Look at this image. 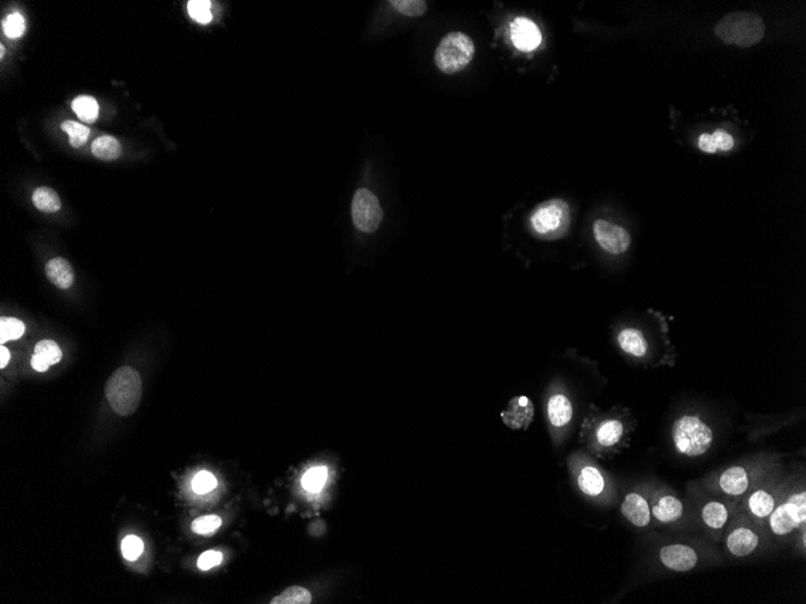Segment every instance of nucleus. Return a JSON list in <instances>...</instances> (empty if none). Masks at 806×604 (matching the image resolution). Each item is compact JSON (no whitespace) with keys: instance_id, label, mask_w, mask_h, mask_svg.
Masks as SVG:
<instances>
[{"instance_id":"nucleus-17","label":"nucleus","mask_w":806,"mask_h":604,"mask_svg":"<svg viewBox=\"0 0 806 604\" xmlns=\"http://www.w3.org/2000/svg\"><path fill=\"white\" fill-rule=\"evenodd\" d=\"M547 412L551 424L554 427L560 429L569 424L572 419L574 408L565 394H558L552 396L548 401Z\"/></svg>"},{"instance_id":"nucleus-5","label":"nucleus","mask_w":806,"mask_h":604,"mask_svg":"<svg viewBox=\"0 0 806 604\" xmlns=\"http://www.w3.org/2000/svg\"><path fill=\"white\" fill-rule=\"evenodd\" d=\"M570 223V208L561 199H552L537 206L530 216V226L535 233L544 238L563 236Z\"/></svg>"},{"instance_id":"nucleus-8","label":"nucleus","mask_w":806,"mask_h":604,"mask_svg":"<svg viewBox=\"0 0 806 604\" xmlns=\"http://www.w3.org/2000/svg\"><path fill=\"white\" fill-rule=\"evenodd\" d=\"M593 231L600 246L612 255H622L629 249L631 238L625 228L606 221L596 220L593 226Z\"/></svg>"},{"instance_id":"nucleus-34","label":"nucleus","mask_w":806,"mask_h":604,"mask_svg":"<svg viewBox=\"0 0 806 604\" xmlns=\"http://www.w3.org/2000/svg\"><path fill=\"white\" fill-rule=\"evenodd\" d=\"M222 520L216 515H207L196 518L192 523V531L197 535H210L220 528Z\"/></svg>"},{"instance_id":"nucleus-1","label":"nucleus","mask_w":806,"mask_h":604,"mask_svg":"<svg viewBox=\"0 0 806 604\" xmlns=\"http://www.w3.org/2000/svg\"><path fill=\"white\" fill-rule=\"evenodd\" d=\"M717 38L728 45L751 48L763 39L765 25L757 13L737 11L728 13L716 25Z\"/></svg>"},{"instance_id":"nucleus-40","label":"nucleus","mask_w":806,"mask_h":604,"mask_svg":"<svg viewBox=\"0 0 806 604\" xmlns=\"http://www.w3.org/2000/svg\"><path fill=\"white\" fill-rule=\"evenodd\" d=\"M31 363L32 367H33V368H34L36 372H46V370L48 369V367H50V365H48L46 361L43 360V358H41L40 356L35 355V354L34 355L32 356Z\"/></svg>"},{"instance_id":"nucleus-12","label":"nucleus","mask_w":806,"mask_h":604,"mask_svg":"<svg viewBox=\"0 0 806 604\" xmlns=\"http://www.w3.org/2000/svg\"><path fill=\"white\" fill-rule=\"evenodd\" d=\"M622 514L636 528H646L651 523V508L638 493L626 495L622 503Z\"/></svg>"},{"instance_id":"nucleus-30","label":"nucleus","mask_w":806,"mask_h":604,"mask_svg":"<svg viewBox=\"0 0 806 604\" xmlns=\"http://www.w3.org/2000/svg\"><path fill=\"white\" fill-rule=\"evenodd\" d=\"M187 10L190 18L201 25H207L213 20L212 1L191 0L187 4Z\"/></svg>"},{"instance_id":"nucleus-3","label":"nucleus","mask_w":806,"mask_h":604,"mask_svg":"<svg viewBox=\"0 0 806 604\" xmlns=\"http://www.w3.org/2000/svg\"><path fill=\"white\" fill-rule=\"evenodd\" d=\"M673 438L677 450L682 455L698 457L711 448L713 432L697 416L685 415L673 424Z\"/></svg>"},{"instance_id":"nucleus-6","label":"nucleus","mask_w":806,"mask_h":604,"mask_svg":"<svg viewBox=\"0 0 806 604\" xmlns=\"http://www.w3.org/2000/svg\"><path fill=\"white\" fill-rule=\"evenodd\" d=\"M769 523L776 536H788L806 521V492L794 493L769 515Z\"/></svg>"},{"instance_id":"nucleus-15","label":"nucleus","mask_w":806,"mask_h":604,"mask_svg":"<svg viewBox=\"0 0 806 604\" xmlns=\"http://www.w3.org/2000/svg\"><path fill=\"white\" fill-rule=\"evenodd\" d=\"M720 488L729 496H741L750 488L748 473L742 467L728 468L720 474Z\"/></svg>"},{"instance_id":"nucleus-25","label":"nucleus","mask_w":806,"mask_h":604,"mask_svg":"<svg viewBox=\"0 0 806 604\" xmlns=\"http://www.w3.org/2000/svg\"><path fill=\"white\" fill-rule=\"evenodd\" d=\"M33 204L43 213H56L61 209V199L50 187H39L33 193Z\"/></svg>"},{"instance_id":"nucleus-20","label":"nucleus","mask_w":806,"mask_h":604,"mask_svg":"<svg viewBox=\"0 0 806 604\" xmlns=\"http://www.w3.org/2000/svg\"><path fill=\"white\" fill-rule=\"evenodd\" d=\"M775 498L772 493L759 489L747 499V509L757 518H767L775 509Z\"/></svg>"},{"instance_id":"nucleus-4","label":"nucleus","mask_w":806,"mask_h":604,"mask_svg":"<svg viewBox=\"0 0 806 604\" xmlns=\"http://www.w3.org/2000/svg\"><path fill=\"white\" fill-rule=\"evenodd\" d=\"M473 40L462 32H452L441 40L436 48L435 63L444 74L462 72L473 60Z\"/></svg>"},{"instance_id":"nucleus-23","label":"nucleus","mask_w":806,"mask_h":604,"mask_svg":"<svg viewBox=\"0 0 806 604\" xmlns=\"http://www.w3.org/2000/svg\"><path fill=\"white\" fill-rule=\"evenodd\" d=\"M72 107L82 122L93 123L98 119L100 107L91 95H79L78 98L74 99Z\"/></svg>"},{"instance_id":"nucleus-19","label":"nucleus","mask_w":806,"mask_h":604,"mask_svg":"<svg viewBox=\"0 0 806 604\" xmlns=\"http://www.w3.org/2000/svg\"><path fill=\"white\" fill-rule=\"evenodd\" d=\"M618 344L625 354H629V355L638 357V358H641L646 355L647 349H648L643 332L635 330V328H625V330H622L621 333L618 335Z\"/></svg>"},{"instance_id":"nucleus-11","label":"nucleus","mask_w":806,"mask_h":604,"mask_svg":"<svg viewBox=\"0 0 806 604\" xmlns=\"http://www.w3.org/2000/svg\"><path fill=\"white\" fill-rule=\"evenodd\" d=\"M511 39L520 51H532L539 46L542 35L535 22L526 18H517L511 23Z\"/></svg>"},{"instance_id":"nucleus-27","label":"nucleus","mask_w":806,"mask_h":604,"mask_svg":"<svg viewBox=\"0 0 806 604\" xmlns=\"http://www.w3.org/2000/svg\"><path fill=\"white\" fill-rule=\"evenodd\" d=\"M61 128L62 130H65V133L69 134L70 145L75 149L85 145L87 139L91 134V129L87 128L86 126L81 125L75 121H65L62 123Z\"/></svg>"},{"instance_id":"nucleus-10","label":"nucleus","mask_w":806,"mask_h":604,"mask_svg":"<svg viewBox=\"0 0 806 604\" xmlns=\"http://www.w3.org/2000/svg\"><path fill=\"white\" fill-rule=\"evenodd\" d=\"M534 403L525 396L514 397L509 403V407L501 412L504 424L511 429H526L534 420Z\"/></svg>"},{"instance_id":"nucleus-36","label":"nucleus","mask_w":806,"mask_h":604,"mask_svg":"<svg viewBox=\"0 0 806 604\" xmlns=\"http://www.w3.org/2000/svg\"><path fill=\"white\" fill-rule=\"evenodd\" d=\"M216 484L217 481L212 473L207 471H199L192 481V490L199 495H204L215 489Z\"/></svg>"},{"instance_id":"nucleus-28","label":"nucleus","mask_w":806,"mask_h":604,"mask_svg":"<svg viewBox=\"0 0 806 604\" xmlns=\"http://www.w3.org/2000/svg\"><path fill=\"white\" fill-rule=\"evenodd\" d=\"M26 330L25 323L13 317H1L0 320V343L21 338Z\"/></svg>"},{"instance_id":"nucleus-35","label":"nucleus","mask_w":806,"mask_h":604,"mask_svg":"<svg viewBox=\"0 0 806 604\" xmlns=\"http://www.w3.org/2000/svg\"><path fill=\"white\" fill-rule=\"evenodd\" d=\"M121 549L126 560L135 561L144 551V543L139 537L130 535L122 540Z\"/></svg>"},{"instance_id":"nucleus-18","label":"nucleus","mask_w":806,"mask_h":604,"mask_svg":"<svg viewBox=\"0 0 806 604\" xmlns=\"http://www.w3.org/2000/svg\"><path fill=\"white\" fill-rule=\"evenodd\" d=\"M578 488L586 496L596 497L605 490V479L598 468L586 466L579 471L577 478Z\"/></svg>"},{"instance_id":"nucleus-29","label":"nucleus","mask_w":806,"mask_h":604,"mask_svg":"<svg viewBox=\"0 0 806 604\" xmlns=\"http://www.w3.org/2000/svg\"><path fill=\"white\" fill-rule=\"evenodd\" d=\"M326 480H328V468L319 466L311 468L303 476L302 486L309 492H319Z\"/></svg>"},{"instance_id":"nucleus-33","label":"nucleus","mask_w":806,"mask_h":604,"mask_svg":"<svg viewBox=\"0 0 806 604\" xmlns=\"http://www.w3.org/2000/svg\"><path fill=\"white\" fill-rule=\"evenodd\" d=\"M3 30L5 35L10 39H18L23 35L26 30V21L21 13H13L5 18L3 22Z\"/></svg>"},{"instance_id":"nucleus-37","label":"nucleus","mask_w":806,"mask_h":604,"mask_svg":"<svg viewBox=\"0 0 806 604\" xmlns=\"http://www.w3.org/2000/svg\"><path fill=\"white\" fill-rule=\"evenodd\" d=\"M221 562H222V553L215 550H210L199 556V568L202 570H210L213 567L219 566Z\"/></svg>"},{"instance_id":"nucleus-26","label":"nucleus","mask_w":806,"mask_h":604,"mask_svg":"<svg viewBox=\"0 0 806 604\" xmlns=\"http://www.w3.org/2000/svg\"><path fill=\"white\" fill-rule=\"evenodd\" d=\"M311 592L301 586H291L274 597L271 604H309Z\"/></svg>"},{"instance_id":"nucleus-31","label":"nucleus","mask_w":806,"mask_h":604,"mask_svg":"<svg viewBox=\"0 0 806 604\" xmlns=\"http://www.w3.org/2000/svg\"><path fill=\"white\" fill-rule=\"evenodd\" d=\"M389 4H391L394 9L408 18L423 16L426 11V3L422 0H393L389 1Z\"/></svg>"},{"instance_id":"nucleus-39","label":"nucleus","mask_w":806,"mask_h":604,"mask_svg":"<svg viewBox=\"0 0 806 604\" xmlns=\"http://www.w3.org/2000/svg\"><path fill=\"white\" fill-rule=\"evenodd\" d=\"M699 149L707 152V154H715L717 149H716L715 142L712 139L711 134H703L699 137Z\"/></svg>"},{"instance_id":"nucleus-2","label":"nucleus","mask_w":806,"mask_h":604,"mask_svg":"<svg viewBox=\"0 0 806 604\" xmlns=\"http://www.w3.org/2000/svg\"><path fill=\"white\" fill-rule=\"evenodd\" d=\"M105 396L116 414L132 415L142 399V379L138 372L130 367L117 369L105 386Z\"/></svg>"},{"instance_id":"nucleus-21","label":"nucleus","mask_w":806,"mask_h":604,"mask_svg":"<svg viewBox=\"0 0 806 604\" xmlns=\"http://www.w3.org/2000/svg\"><path fill=\"white\" fill-rule=\"evenodd\" d=\"M91 150L95 159L102 161H114L119 159L122 154L121 144L116 137L110 135L97 137L95 142H92Z\"/></svg>"},{"instance_id":"nucleus-22","label":"nucleus","mask_w":806,"mask_h":604,"mask_svg":"<svg viewBox=\"0 0 806 604\" xmlns=\"http://www.w3.org/2000/svg\"><path fill=\"white\" fill-rule=\"evenodd\" d=\"M701 515H703L704 523L707 528L715 530V531H720L725 528L729 518L727 506L722 502L718 501L706 503V506L703 508Z\"/></svg>"},{"instance_id":"nucleus-16","label":"nucleus","mask_w":806,"mask_h":604,"mask_svg":"<svg viewBox=\"0 0 806 604\" xmlns=\"http://www.w3.org/2000/svg\"><path fill=\"white\" fill-rule=\"evenodd\" d=\"M45 271L48 280L62 290L69 288L75 280L73 267L65 258H52L46 263Z\"/></svg>"},{"instance_id":"nucleus-9","label":"nucleus","mask_w":806,"mask_h":604,"mask_svg":"<svg viewBox=\"0 0 806 604\" xmlns=\"http://www.w3.org/2000/svg\"><path fill=\"white\" fill-rule=\"evenodd\" d=\"M659 557L666 568L680 573L693 570L698 563V555L688 545H666L660 550Z\"/></svg>"},{"instance_id":"nucleus-41","label":"nucleus","mask_w":806,"mask_h":604,"mask_svg":"<svg viewBox=\"0 0 806 604\" xmlns=\"http://www.w3.org/2000/svg\"><path fill=\"white\" fill-rule=\"evenodd\" d=\"M10 352L5 347H0V368H5L9 363Z\"/></svg>"},{"instance_id":"nucleus-32","label":"nucleus","mask_w":806,"mask_h":604,"mask_svg":"<svg viewBox=\"0 0 806 604\" xmlns=\"http://www.w3.org/2000/svg\"><path fill=\"white\" fill-rule=\"evenodd\" d=\"M35 355L40 356L48 365H56L62 358L61 347L53 340H41L34 349Z\"/></svg>"},{"instance_id":"nucleus-13","label":"nucleus","mask_w":806,"mask_h":604,"mask_svg":"<svg viewBox=\"0 0 806 604\" xmlns=\"http://www.w3.org/2000/svg\"><path fill=\"white\" fill-rule=\"evenodd\" d=\"M759 537L753 530L747 528H737L729 533L727 538V548L729 553L737 557H746L755 553L758 548Z\"/></svg>"},{"instance_id":"nucleus-7","label":"nucleus","mask_w":806,"mask_h":604,"mask_svg":"<svg viewBox=\"0 0 806 604\" xmlns=\"http://www.w3.org/2000/svg\"><path fill=\"white\" fill-rule=\"evenodd\" d=\"M354 224L358 231L373 233L383 221V210L378 198L367 189L355 192L351 203Z\"/></svg>"},{"instance_id":"nucleus-14","label":"nucleus","mask_w":806,"mask_h":604,"mask_svg":"<svg viewBox=\"0 0 806 604\" xmlns=\"http://www.w3.org/2000/svg\"><path fill=\"white\" fill-rule=\"evenodd\" d=\"M651 514L659 523H676L683 515V504L678 498L671 495H660L652 502Z\"/></svg>"},{"instance_id":"nucleus-38","label":"nucleus","mask_w":806,"mask_h":604,"mask_svg":"<svg viewBox=\"0 0 806 604\" xmlns=\"http://www.w3.org/2000/svg\"><path fill=\"white\" fill-rule=\"evenodd\" d=\"M715 142L716 149H720V150L728 151L733 149L734 139L730 134L727 133L722 129H717L715 133L711 135Z\"/></svg>"},{"instance_id":"nucleus-42","label":"nucleus","mask_w":806,"mask_h":604,"mask_svg":"<svg viewBox=\"0 0 806 604\" xmlns=\"http://www.w3.org/2000/svg\"><path fill=\"white\" fill-rule=\"evenodd\" d=\"M0 50H1V52H0V57H1V58H3V57H4V55H5V48H4V46H3V45H1V48H0Z\"/></svg>"},{"instance_id":"nucleus-24","label":"nucleus","mask_w":806,"mask_h":604,"mask_svg":"<svg viewBox=\"0 0 806 604\" xmlns=\"http://www.w3.org/2000/svg\"><path fill=\"white\" fill-rule=\"evenodd\" d=\"M623 433H624V426L621 421H605L604 424H600L599 429L596 432V441L600 445L610 448V446L616 445L617 443L621 441Z\"/></svg>"}]
</instances>
